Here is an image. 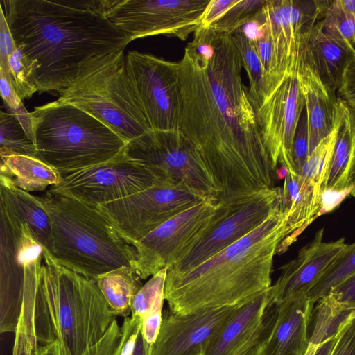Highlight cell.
<instances>
[{"instance_id": "cell-1", "label": "cell", "mask_w": 355, "mask_h": 355, "mask_svg": "<svg viewBox=\"0 0 355 355\" xmlns=\"http://www.w3.org/2000/svg\"><path fill=\"white\" fill-rule=\"evenodd\" d=\"M179 64V130L210 172L218 202L231 205L272 188L275 169L242 81L243 61L232 35L199 27Z\"/></svg>"}, {"instance_id": "cell-2", "label": "cell", "mask_w": 355, "mask_h": 355, "mask_svg": "<svg viewBox=\"0 0 355 355\" xmlns=\"http://www.w3.org/2000/svg\"><path fill=\"white\" fill-rule=\"evenodd\" d=\"M16 46L37 92L70 87L96 62L131 42L105 16L103 0H2Z\"/></svg>"}, {"instance_id": "cell-3", "label": "cell", "mask_w": 355, "mask_h": 355, "mask_svg": "<svg viewBox=\"0 0 355 355\" xmlns=\"http://www.w3.org/2000/svg\"><path fill=\"white\" fill-rule=\"evenodd\" d=\"M279 200L258 227L187 272L166 276L164 298L178 314L240 306L271 287L274 256L290 236Z\"/></svg>"}, {"instance_id": "cell-4", "label": "cell", "mask_w": 355, "mask_h": 355, "mask_svg": "<svg viewBox=\"0 0 355 355\" xmlns=\"http://www.w3.org/2000/svg\"><path fill=\"white\" fill-rule=\"evenodd\" d=\"M35 297L38 343L54 341L62 355H84L110 328L112 312L95 280L55 261L44 250Z\"/></svg>"}, {"instance_id": "cell-5", "label": "cell", "mask_w": 355, "mask_h": 355, "mask_svg": "<svg viewBox=\"0 0 355 355\" xmlns=\"http://www.w3.org/2000/svg\"><path fill=\"white\" fill-rule=\"evenodd\" d=\"M36 197L51 220L49 253L58 264L93 280L119 268L133 266L134 246L98 206L51 189Z\"/></svg>"}, {"instance_id": "cell-6", "label": "cell", "mask_w": 355, "mask_h": 355, "mask_svg": "<svg viewBox=\"0 0 355 355\" xmlns=\"http://www.w3.org/2000/svg\"><path fill=\"white\" fill-rule=\"evenodd\" d=\"M31 114L37 158L61 174L106 162L126 146L108 126L68 103L51 102Z\"/></svg>"}, {"instance_id": "cell-7", "label": "cell", "mask_w": 355, "mask_h": 355, "mask_svg": "<svg viewBox=\"0 0 355 355\" xmlns=\"http://www.w3.org/2000/svg\"><path fill=\"white\" fill-rule=\"evenodd\" d=\"M56 101L93 116L126 144L153 131L128 80L124 51L94 63Z\"/></svg>"}, {"instance_id": "cell-8", "label": "cell", "mask_w": 355, "mask_h": 355, "mask_svg": "<svg viewBox=\"0 0 355 355\" xmlns=\"http://www.w3.org/2000/svg\"><path fill=\"white\" fill-rule=\"evenodd\" d=\"M123 153L149 168L166 186L218 198L219 191L200 155L179 130L146 133L128 143Z\"/></svg>"}, {"instance_id": "cell-9", "label": "cell", "mask_w": 355, "mask_h": 355, "mask_svg": "<svg viewBox=\"0 0 355 355\" xmlns=\"http://www.w3.org/2000/svg\"><path fill=\"white\" fill-rule=\"evenodd\" d=\"M230 211V205L211 197L175 216L132 244L136 251L132 267L141 279L168 268Z\"/></svg>"}, {"instance_id": "cell-10", "label": "cell", "mask_w": 355, "mask_h": 355, "mask_svg": "<svg viewBox=\"0 0 355 355\" xmlns=\"http://www.w3.org/2000/svg\"><path fill=\"white\" fill-rule=\"evenodd\" d=\"M296 70L264 77L261 92L252 101L274 169L280 163L293 174H296L292 160L293 140L305 108Z\"/></svg>"}, {"instance_id": "cell-11", "label": "cell", "mask_w": 355, "mask_h": 355, "mask_svg": "<svg viewBox=\"0 0 355 355\" xmlns=\"http://www.w3.org/2000/svg\"><path fill=\"white\" fill-rule=\"evenodd\" d=\"M211 0H103L107 18L130 40L162 35L185 41Z\"/></svg>"}, {"instance_id": "cell-12", "label": "cell", "mask_w": 355, "mask_h": 355, "mask_svg": "<svg viewBox=\"0 0 355 355\" xmlns=\"http://www.w3.org/2000/svg\"><path fill=\"white\" fill-rule=\"evenodd\" d=\"M125 68L129 83L152 130H179V62L130 51L125 56Z\"/></svg>"}, {"instance_id": "cell-13", "label": "cell", "mask_w": 355, "mask_h": 355, "mask_svg": "<svg viewBox=\"0 0 355 355\" xmlns=\"http://www.w3.org/2000/svg\"><path fill=\"white\" fill-rule=\"evenodd\" d=\"M61 175V182L49 189L97 206L165 185L149 168L123 151L106 162Z\"/></svg>"}, {"instance_id": "cell-14", "label": "cell", "mask_w": 355, "mask_h": 355, "mask_svg": "<svg viewBox=\"0 0 355 355\" xmlns=\"http://www.w3.org/2000/svg\"><path fill=\"white\" fill-rule=\"evenodd\" d=\"M207 198L184 189L158 184L98 207L132 245L171 218Z\"/></svg>"}, {"instance_id": "cell-15", "label": "cell", "mask_w": 355, "mask_h": 355, "mask_svg": "<svg viewBox=\"0 0 355 355\" xmlns=\"http://www.w3.org/2000/svg\"><path fill=\"white\" fill-rule=\"evenodd\" d=\"M44 252L28 227L0 206L1 333L15 332L24 302L26 267Z\"/></svg>"}, {"instance_id": "cell-16", "label": "cell", "mask_w": 355, "mask_h": 355, "mask_svg": "<svg viewBox=\"0 0 355 355\" xmlns=\"http://www.w3.org/2000/svg\"><path fill=\"white\" fill-rule=\"evenodd\" d=\"M279 187L257 192L230 206V211L166 273L180 274L192 270L232 245L261 225L275 209Z\"/></svg>"}, {"instance_id": "cell-17", "label": "cell", "mask_w": 355, "mask_h": 355, "mask_svg": "<svg viewBox=\"0 0 355 355\" xmlns=\"http://www.w3.org/2000/svg\"><path fill=\"white\" fill-rule=\"evenodd\" d=\"M329 1L266 0L261 10L273 49V73L296 69L312 27ZM271 75V74H270Z\"/></svg>"}, {"instance_id": "cell-18", "label": "cell", "mask_w": 355, "mask_h": 355, "mask_svg": "<svg viewBox=\"0 0 355 355\" xmlns=\"http://www.w3.org/2000/svg\"><path fill=\"white\" fill-rule=\"evenodd\" d=\"M239 307L208 309L185 315L168 309L163 313L152 355H201L208 342Z\"/></svg>"}, {"instance_id": "cell-19", "label": "cell", "mask_w": 355, "mask_h": 355, "mask_svg": "<svg viewBox=\"0 0 355 355\" xmlns=\"http://www.w3.org/2000/svg\"><path fill=\"white\" fill-rule=\"evenodd\" d=\"M323 234L324 230H319L294 259L280 268L281 275L269 289L270 303L279 305L306 295L347 245L343 237L324 242Z\"/></svg>"}, {"instance_id": "cell-20", "label": "cell", "mask_w": 355, "mask_h": 355, "mask_svg": "<svg viewBox=\"0 0 355 355\" xmlns=\"http://www.w3.org/2000/svg\"><path fill=\"white\" fill-rule=\"evenodd\" d=\"M296 72L305 102L310 155L333 130L338 99L320 77L306 46L299 55Z\"/></svg>"}, {"instance_id": "cell-21", "label": "cell", "mask_w": 355, "mask_h": 355, "mask_svg": "<svg viewBox=\"0 0 355 355\" xmlns=\"http://www.w3.org/2000/svg\"><path fill=\"white\" fill-rule=\"evenodd\" d=\"M313 304L302 295L277 305V318L261 355L304 354Z\"/></svg>"}, {"instance_id": "cell-22", "label": "cell", "mask_w": 355, "mask_h": 355, "mask_svg": "<svg viewBox=\"0 0 355 355\" xmlns=\"http://www.w3.org/2000/svg\"><path fill=\"white\" fill-rule=\"evenodd\" d=\"M270 305L269 290L239 306L212 337L201 355H236L263 327Z\"/></svg>"}, {"instance_id": "cell-23", "label": "cell", "mask_w": 355, "mask_h": 355, "mask_svg": "<svg viewBox=\"0 0 355 355\" xmlns=\"http://www.w3.org/2000/svg\"><path fill=\"white\" fill-rule=\"evenodd\" d=\"M322 193L307 179L287 172L279 196L282 209L287 211V227L290 236L279 245L277 252L284 251L294 237L319 216Z\"/></svg>"}, {"instance_id": "cell-24", "label": "cell", "mask_w": 355, "mask_h": 355, "mask_svg": "<svg viewBox=\"0 0 355 355\" xmlns=\"http://www.w3.org/2000/svg\"><path fill=\"white\" fill-rule=\"evenodd\" d=\"M0 206L17 221L26 224L34 238L49 252L51 223L36 196L19 188L10 178L0 174Z\"/></svg>"}, {"instance_id": "cell-25", "label": "cell", "mask_w": 355, "mask_h": 355, "mask_svg": "<svg viewBox=\"0 0 355 355\" xmlns=\"http://www.w3.org/2000/svg\"><path fill=\"white\" fill-rule=\"evenodd\" d=\"M320 19L312 27L306 49L322 79L336 92L345 66L354 55L324 31Z\"/></svg>"}, {"instance_id": "cell-26", "label": "cell", "mask_w": 355, "mask_h": 355, "mask_svg": "<svg viewBox=\"0 0 355 355\" xmlns=\"http://www.w3.org/2000/svg\"><path fill=\"white\" fill-rule=\"evenodd\" d=\"M355 182V110L347 107L334 145L324 190H351Z\"/></svg>"}, {"instance_id": "cell-27", "label": "cell", "mask_w": 355, "mask_h": 355, "mask_svg": "<svg viewBox=\"0 0 355 355\" xmlns=\"http://www.w3.org/2000/svg\"><path fill=\"white\" fill-rule=\"evenodd\" d=\"M0 174L10 178L19 188L46 191L62 181V175L40 159L24 155H1Z\"/></svg>"}, {"instance_id": "cell-28", "label": "cell", "mask_w": 355, "mask_h": 355, "mask_svg": "<svg viewBox=\"0 0 355 355\" xmlns=\"http://www.w3.org/2000/svg\"><path fill=\"white\" fill-rule=\"evenodd\" d=\"M141 279L132 266H123L98 276L96 282L114 315L131 313L135 295L142 287Z\"/></svg>"}, {"instance_id": "cell-29", "label": "cell", "mask_w": 355, "mask_h": 355, "mask_svg": "<svg viewBox=\"0 0 355 355\" xmlns=\"http://www.w3.org/2000/svg\"><path fill=\"white\" fill-rule=\"evenodd\" d=\"M42 260L41 257L31 261L26 269L24 302L15 332L12 355H36L38 342L35 328V297Z\"/></svg>"}, {"instance_id": "cell-30", "label": "cell", "mask_w": 355, "mask_h": 355, "mask_svg": "<svg viewBox=\"0 0 355 355\" xmlns=\"http://www.w3.org/2000/svg\"><path fill=\"white\" fill-rule=\"evenodd\" d=\"M355 273V243L347 245L306 296L315 304L336 285Z\"/></svg>"}, {"instance_id": "cell-31", "label": "cell", "mask_w": 355, "mask_h": 355, "mask_svg": "<svg viewBox=\"0 0 355 355\" xmlns=\"http://www.w3.org/2000/svg\"><path fill=\"white\" fill-rule=\"evenodd\" d=\"M311 322H313L309 343L320 345L334 337L340 323L352 312L330 301L326 296L317 302Z\"/></svg>"}, {"instance_id": "cell-32", "label": "cell", "mask_w": 355, "mask_h": 355, "mask_svg": "<svg viewBox=\"0 0 355 355\" xmlns=\"http://www.w3.org/2000/svg\"><path fill=\"white\" fill-rule=\"evenodd\" d=\"M320 21L324 31L355 56V24L340 0L329 1Z\"/></svg>"}, {"instance_id": "cell-33", "label": "cell", "mask_w": 355, "mask_h": 355, "mask_svg": "<svg viewBox=\"0 0 355 355\" xmlns=\"http://www.w3.org/2000/svg\"><path fill=\"white\" fill-rule=\"evenodd\" d=\"M24 155L37 157L35 143L28 137L15 116L0 113V155Z\"/></svg>"}, {"instance_id": "cell-34", "label": "cell", "mask_w": 355, "mask_h": 355, "mask_svg": "<svg viewBox=\"0 0 355 355\" xmlns=\"http://www.w3.org/2000/svg\"><path fill=\"white\" fill-rule=\"evenodd\" d=\"M233 40L238 47L250 83L249 93L251 101L255 100L262 91L264 72L253 43L249 41L239 29L232 34Z\"/></svg>"}, {"instance_id": "cell-35", "label": "cell", "mask_w": 355, "mask_h": 355, "mask_svg": "<svg viewBox=\"0 0 355 355\" xmlns=\"http://www.w3.org/2000/svg\"><path fill=\"white\" fill-rule=\"evenodd\" d=\"M266 0H237L225 14L210 27L232 35L253 17Z\"/></svg>"}, {"instance_id": "cell-36", "label": "cell", "mask_w": 355, "mask_h": 355, "mask_svg": "<svg viewBox=\"0 0 355 355\" xmlns=\"http://www.w3.org/2000/svg\"><path fill=\"white\" fill-rule=\"evenodd\" d=\"M166 269H163L152 276L135 295L132 306L131 315L142 318L152 306L156 298L164 293Z\"/></svg>"}, {"instance_id": "cell-37", "label": "cell", "mask_w": 355, "mask_h": 355, "mask_svg": "<svg viewBox=\"0 0 355 355\" xmlns=\"http://www.w3.org/2000/svg\"><path fill=\"white\" fill-rule=\"evenodd\" d=\"M8 64L9 75L6 76L19 98L22 101L31 98L37 89L29 79L23 55L17 46L8 55Z\"/></svg>"}, {"instance_id": "cell-38", "label": "cell", "mask_w": 355, "mask_h": 355, "mask_svg": "<svg viewBox=\"0 0 355 355\" xmlns=\"http://www.w3.org/2000/svg\"><path fill=\"white\" fill-rule=\"evenodd\" d=\"M330 355H355V309L340 323Z\"/></svg>"}, {"instance_id": "cell-39", "label": "cell", "mask_w": 355, "mask_h": 355, "mask_svg": "<svg viewBox=\"0 0 355 355\" xmlns=\"http://www.w3.org/2000/svg\"><path fill=\"white\" fill-rule=\"evenodd\" d=\"M309 155L307 119L305 108L300 116L294 137L292 160L294 171L300 175Z\"/></svg>"}, {"instance_id": "cell-40", "label": "cell", "mask_w": 355, "mask_h": 355, "mask_svg": "<svg viewBox=\"0 0 355 355\" xmlns=\"http://www.w3.org/2000/svg\"><path fill=\"white\" fill-rule=\"evenodd\" d=\"M164 300V293H162L141 318V332L144 340L150 345L155 342L160 329Z\"/></svg>"}, {"instance_id": "cell-41", "label": "cell", "mask_w": 355, "mask_h": 355, "mask_svg": "<svg viewBox=\"0 0 355 355\" xmlns=\"http://www.w3.org/2000/svg\"><path fill=\"white\" fill-rule=\"evenodd\" d=\"M122 332L115 319L102 339L87 350L84 355H119Z\"/></svg>"}, {"instance_id": "cell-42", "label": "cell", "mask_w": 355, "mask_h": 355, "mask_svg": "<svg viewBox=\"0 0 355 355\" xmlns=\"http://www.w3.org/2000/svg\"><path fill=\"white\" fill-rule=\"evenodd\" d=\"M334 303L346 310L355 309V273L334 286L324 295Z\"/></svg>"}, {"instance_id": "cell-43", "label": "cell", "mask_w": 355, "mask_h": 355, "mask_svg": "<svg viewBox=\"0 0 355 355\" xmlns=\"http://www.w3.org/2000/svg\"><path fill=\"white\" fill-rule=\"evenodd\" d=\"M142 320L139 316L125 318L122 327L121 345L119 355H133Z\"/></svg>"}, {"instance_id": "cell-44", "label": "cell", "mask_w": 355, "mask_h": 355, "mask_svg": "<svg viewBox=\"0 0 355 355\" xmlns=\"http://www.w3.org/2000/svg\"><path fill=\"white\" fill-rule=\"evenodd\" d=\"M338 93L341 101L355 110V56L352 57L345 66Z\"/></svg>"}, {"instance_id": "cell-45", "label": "cell", "mask_w": 355, "mask_h": 355, "mask_svg": "<svg viewBox=\"0 0 355 355\" xmlns=\"http://www.w3.org/2000/svg\"><path fill=\"white\" fill-rule=\"evenodd\" d=\"M236 1L237 0H211L202 16L200 27L212 26Z\"/></svg>"}, {"instance_id": "cell-46", "label": "cell", "mask_w": 355, "mask_h": 355, "mask_svg": "<svg viewBox=\"0 0 355 355\" xmlns=\"http://www.w3.org/2000/svg\"><path fill=\"white\" fill-rule=\"evenodd\" d=\"M0 91L4 103L10 112L15 110L22 103L13 85L1 69H0Z\"/></svg>"}, {"instance_id": "cell-47", "label": "cell", "mask_w": 355, "mask_h": 355, "mask_svg": "<svg viewBox=\"0 0 355 355\" xmlns=\"http://www.w3.org/2000/svg\"><path fill=\"white\" fill-rule=\"evenodd\" d=\"M275 322V320L270 321L261 332L236 355H261Z\"/></svg>"}, {"instance_id": "cell-48", "label": "cell", "mask_w": 355, "mask_h": 355, "mask_svg": "<svg viewBox=\"0 0 355 355\" xmlns=\"http://www.w3.org/2000/svg\"><path fill=\"white\" fill-rule=\"evenodd\" d=\"M350 191H336L324 190L321 196V209L319 215L334 209L348 193H350Z\"/></svg>"}, {"instance_id": "cell-49", "label": "cell", "mask_w": 355, "mask_h": 355, "mask_svg": "<svg viewBox=\"0 0 355 355\" xmlns=\"http://www.w3.org/2000/svg\"><path fill=\"white\" fill-rule=\"evenodd\" d=\"M10 112L15 116L28 137L35 143L33 119L31 112L26 110L23 103L15 110Z\"/></svg>"}, {"instance_id": "cell-50", "label": "cell", "mask_w": 355, "mask_h": 355, "mask_svg": "<svg viewBox=\"0 0 355 355\" xmlns=\"http://www.w3.org/2000/svg\"><path fill=\"white\" fill-rule=\"evenodd\" d=\"M153 345L144 338L141 330L138 334L133 355H152Z\"/></svg>"}, {"instance_id": "cell-51", "label": "cell", "mask_w": 355, "mask_h": 355, "mask_svg": "<svg viewBox=\"0 0 355 355\" xmlns=\"http://www.w3.org/2000/svg\"><path fill=\"white\" fill-rule=\"evenodd\" d=\"M36 355H62L59 343L56 340L44 345H38Z\"/></svg>"}, {"instance_id": "cell-52", "label": "cell", "mask_w": 355, "mask_h": 355, "mask_svg": "<svg viewBox=\"0 0 355 355\" xmlns=\"http://www.w3.org/2000/svg\"><path fill=\"white\" fill-rule=\"evenodd\" d=\"M336 340V336L322 343L317 348L314 355H330Z\"/></svg>"}, {"instance_id": "cell-53", "label": "cell", "mask_w": 355, "mask_h": 355, "mask_svg": "<svg viewBox=\"0 0 355 355\" xmlns=\"http://www.w3.org/2000/svg\"><path fill=\"white\" fill-rule=\"evenodd\" d=\"M342 6L352 17L355 24V0H340Z\"/></svg>"}, {"instance_id": "cell-54", "label": "cell", "mask_w": 355, "mask_h": 355, "mask_svg": "<svg viewBox=\"0 0 355 355\" xmlns=\"http://www.w3.org/2000/svg\"><path fill=\"white\" fill-rule=\"evenodd\" d=\"M318 346L319 345H315L309 343L308 348H307L304 355H314Z\"/></svg>"}, {"instance_id": "cell-55", "label": "cell", "mask_w": 355, "mask_h": 355, "mask_svg": "<svg viewBox=\"0 0 355 355\" xmlns=\"http://www.w3.org/2000/svg\"><path fill=\"white\" fill-rule=\"evenodd\" d=\"M350 194L352 196L355 197V182H354V183L353 184V187H352V189L350 191Z\"/></svg>"}, {"instance_id": "cell-56", "label": "cell", "mask_w": 355, "mask_h": 355, "mask_svg": "<svg viewBox=\"0 0 355 355\" xmlns=\"http://www.w3.org/2000/svg\"><path fill=\"white\" fill-rule=\"evenodd\" d=\"M304 354H295L293 355H304Z\"/></svg>"}]
</instances>
